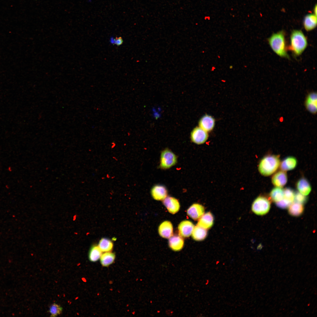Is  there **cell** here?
<instances>
[{"label": "cell", "instance_id": "1", "mask_svg": "<svg viewBox=\"0 0 317 317\" xmlns=\"http://www.w3.org/2000/svg\"><path fill=\"white\" fill-rule=\"evenodd\" d=\"M269 45L273 51L279 56L289 59L287 52L285 34L283 31L273 34L268 39Z\"/></svg>", "mask_w": 317, "mask_h": 317}, {"label": "cell", "instance_id": "2", "mask_svg": "<svg viewBox=\"0 0 317 317\" xmlns=\"http://www.w3.org/2000/svg\"><path fill=\"white\" fill-rule=\"evenodd\" d=\"M307 45V38L301 31L295 30L291 32L289 48L295 55L301 54Z\"/></svg>", "mask_w": 317, "mask_h": 317}, {"label": "cell", "instance_id": "3", "mask_svg": "<svg viewBox=\"0 0 317 317\" xmlns=\"http://www.w3.org/2000/svg\"><path fill=\"white\" fill-rule=\"evenodd\" d=\"M280 163L279 156L269 155L263 158L258 166L259 172L262 175L268 176L274 173L278 168Z\"/></svg>", "mask_w": 317, "mask_h": 317}, {"label": "cell", "instance_id": "4", "mask_svg": "<svg viewBox=\"0 0 317 317\" xmlns=\"http://www.w3.org/2000/svg\"><path fill=\"white\" fill-rule=\"evenodd\" d=\"M177 162V157L172 151L166 149L161 151L159 166L161 169L163 170L169 169L175 166Z\"/></svg>", "mask_w": 317, "mask_h": 317}, {"label": "cell", "instance_id": "5", "mask_svg": "<svg viewBox=\"0 0 317 317\" xmlns=\"http://www.w3.org/2000/svg\"><path fill=\"white\" fill-rule=\"evenodd\" d=\"M270 202L266 197L260 196L257 198L253 202L252 206V211L258 215L267 214L270 208Z\"/></svg>", "mask_w": 317, "mask_h": 317}, {"label": "cell", "instance_id": "6", "mask_svg": "<svg viewBox=\"0 0 317 317\" xmlns=\"http://www.w3.org/2000/svg\"><path fill=\"white\" fill-rule=\"evenodd\" d=\"M208 136V132L200 127L194 128L191 132L190 138L193 143L201 144L204 143Z\"/></svg>", "mask_w": 317, "mask_h": 317}, {"label": "cell", "instance_id": "7", "mask_svg": "<svg viewBox=\"0 0 317 317\" xmlns=\"http://www.w3.org/2000/svg\"><path fill=\"white\" fill-rule=\"evenodd\" d=\"M316 92H311L307 95L304 105L307 110L313 114H316L317 111V95Z\"/></svg>", "mask_w": 317, "mask_h": 317}, {"label": "cell", "instance_id": "8", "mask_svg": "<svg viewBox=\"0 0 317 317\" xmlns=\"http://www.w3.org/2000/svg\"><path fill=\"white\" fill-rule=\"evenodd\" d=\"M151 193L154 199L157 200H163L167 196L168 190L164 185L157 184L152 187Z\"/></svg>", "mask_w": 317, "mask_h": 317}, {"label": "cell", "instance_id": "9", "mask_svg": "<svg viewBox=\"0 0 317 317\" xmlns=\"http://www.w3.org/2000/svg\"><path fill=\"white\" fill-rule=\"evenodd\" d=\"M194 227L192 222L189 220L182 221L178 227L179 235L183 237H189L192 234Z\"/></svg>", "mask_w": 317, "mask_h": 317}, {"label": "cell", "instance_id": "10", "mask_svg": "<svg viewBox=\"0 0 317 317\" xmlns=\"http://www.w3.org/2000/svg\"><path fill=\"white\" fill-rule=\"evenodd\" d=\"M204 208L203 206L198 203H194L189 208L187 212L190 217L197 220L204 214Z\"/></svg>", "mask_w": 317, "mask_h": 317}, {"label": "cell", "instance_id": "11", "mask_svg": "<svg viewBox=\"0 0 317 317\" xmlns=\"http://www.w3.org/2000/svg\"><path fill=\"white\" fill-rule=\"evenodd\" d=\"M163 203L171 213L174 214L179 210L180 208L179 203L175 198L167 196L163 200Z\"/></svg>", "mask_w": 317, "mask_h": 317}, {"label": "cell", "instance_id": "12", "mask_svg": "<svg viewBox=\"0 0 317 317\" xmlns=\"http://www.w3.org/2000/svg\"><path fill=\"white\" fill-rule=\"evenodd\" d=\"M215 122L214 119L211 116L205 115L200 119L199 127L207 132L210 131L214 127Z\"/></svg>", "mask_w": 317, "mask_h": 317}, {"label": "cell", "instance_id": "13", "mask_svg": "<svg viewBox=\"0 0 317 317\" xmlns=\"http://www.w3.org/2000/svg\"><path fill=\"white\" fill-rule=\"evenodd\" d=\"M158 232L162 237L169 238L173 235V227L172 223L168 221L163 222L159 225Z\"/></svg>", "mask_w": 317, "mask_h": 317}, {"label": "cell", "instance_id": "14", "mask_svg": "<svg viewBox=\"0 0 317 317\" xmlns=\"http://www.w3.org/2000/svg\"><path fill=\"white\" fill-rule=\"evenodd\" d=\"M287 181V174L285 171H283L276 172L272 178V184L277 187H282L286 184Z\"/></svg>", "mask_w": 317, "mask_h": 317}, {"label": "cell", "instance_id": "15", "mask_svg": "<svg viewBox=\"0 0 317 317\" xmlns=\"http://www.w3.org/2000/svg\"><path fill=\"white\" fill-rule=\"evenodd\" d=\"M169 246L174 251H179L182 249L184 245V241L182 237L180 235H174L169 238Z\"/></svg>", "mask_w": 317, "mask_h": 317}, {"label": "cell", "instance_id": "16", "mask_svg": "<svg viewBox=\"0 0 317 317\" xmlns=\"http://www.w3.org/2000/svg\"><path fill=\"white\" fill-rule=\"evenodd\" d=\"M213 217L210 212L204 214L198 220L197 225L206 230L211 227L213 223Z\"/></svg>", "mask_w": 317, "mask_h": 317}, {"label": "cell", "instance_id": "17", "mask_svg": "<svg viewBox=\"0 0 317 317\" xmlns=\"http://www.w3.org/2000/svg\"><path fill=\"white\" fill-rule=\"evenodd\" d=\"M316 15L314 14H309L306 15L303 21V25L305 29L308 31L314 29L317 25Z\"/></svg>", "mask_w": 317, "mask_h": 317}, {"label": "cell", "instance_id": "18", "mask_svg": "<svg viewBox=\"0 0 317 317\" xmlns=\"http://www.w3.org/2000/svg\"><path fill=\"white\" fill-rule=\"evenodd\" d=\"M296 187L299 192L305 196L309 194L311 190L309 182L303 178H301L298 181Z\"/></svg>", "mask_w": 317, "mask_h": 317}, {"label": "cell", "instance_id": "19", "mask_svg": "<svg viewBox=\"0 0 317 317\" xmlns=\"http://www.w3.org/2000/svg\"><path fill=\"white\" fill-rule=\"evenodd\" d=\"M297 164V160L295 157L289 156L282 161L280 164V168L283 171L290 170L295 168Z\"/></svg>", "mask_w": 317, "mask_h": 317}, {"label": "cell", "instance_id": "20", "mask_svg": "<svg viewBox=\"0 0 317 317\" xmlns=\"http://www.w3.org/2000/svg\"><path fill=\"white\" fill-rule=\"evenodd\" d=\"M207 234L206 229L197 225L194 227L192 233V237L195 240L201 241L206 238Z\"/></svg>", "mask_w": 317, "mask_h": 317}, {"label": "cell", "instance_id": "21", "mask_svg": "<svg viewBox=\"0 0 317 317\" xmlns=\"http://www.w3.org/2000/svg\"><path fill=\"white\" fill-rule=\"evenodd\" d=\"M115 257L114 254L112 252H105L102 254L100 258L101 264L104 267H108L114 262Z\"/></svg>", "mask_w": 317, "mask_h": 317}, {"label": "cell", "instance_id": "22", "mask_svg": "<svg viewBox=\"0 0 317 317\" xmlns=\"http://www.w3.org/2000/svg\"><path fill=\"white\" fill-rule=\"evenodd\" d=\"M272 200L275 202H278L284 198V190L281 188L277 187L273 188L269 194Z\"/></svg>", "mask_w": 317, "mask_h": 317}, {"label": "cell", "instance_id": "23", "mask_svg": "<svg viewBox=\"0 0 317 317\" xmlns=\"http://www.w3.org/2000/svg\"><path fill=\"white\" fill-rule=\"evenodd\" d=\"M289 207V213L293 216H300L303 213L304 210L302 204L296 202L292 203Z\"/></svg>", "mask_w": 317, "mask_h": 317}, {"label": "cell", "instance_id": "24", "mask_svg": "<svg viewBox=\"0 0 317 317\" xmlns=\"http://www.w3.org/2000/svg\"><path fill=\"white\" fill-rule=\"evenodd\" d=\"M102 254L101 251L98 246L93 245L90 248L89 253V260L92 262H95L100 258Z\"/></svg>", "mask_w": 317, "mask_h": 317}, {"label": "cell", "instance_id": "25", "mask_svg": "<svg viewBox=\"0 0 317 317\" xmlns=\"http://www.w3.org/2000/svg\"><path fill=\"white\" fill-rule=\"evenodd\" d=\"M98 246L102 252H109L113 247L112 242L106 238H102L99 241Z\"/></svg>", "mask_w": 317, "mask_h": 317}, {"label": "cell", "instance_id": "26", "mask_svg": "<svg viewBox=\"0 0 317 317\" xmlns=\"http://www.w3.org/2000/svg\"><path fill=\"white\" fill-rule=\"evenodd\" d=\"M63 311L62 308L59 305L55 303H53L50 306L49 312L50 316L56 317L61 314Z\"/></svg>", "mask_w": 317, "mask_h": 317}, {"label": "cell", "instance_id": "27", "mask_svg": "<svg viewBox=\"0 0 317 317\" xmlns=\"http://www.w3.org/2000/svg\"><path fill=\"white\" fill-rule=\"evenodd\" d=\"M284 198L292 203L294 200L295 193L290 188H286L284 189Z\"/></svg>", "mask_w": 317, "mask_h": 317}, {"label": "cell", "instance_id": "28", "mask_svg": "<svg viewBox=\"0 0 317 317\" xmlns=\"http://www.w3.org/2000/svg\"><path fill=\"white\" fill-rule=\"evenodd\" d=\"M307 200V198L305 195L299 192L295 193L294 200L295 202L303 204L306 202Z\"/></svg>", "mask_w": 317, "mask_h": 317}, {"label": "cell", "instance_id": "29", "mask_svg": "<svg viewBox=\"0 0 317 317\" xmlns=\"http://www.w3.org/2000/svg\"><path fill=\"white\" fill-rule=\"evenodd\" d=\"M292 203L284 198L281 200L276 202V204L279 207L285 209L288 207Z\"/></svg>", "mask_w": 317, "mask_h": 317}, {"label": "cell", "instance_id": "30", "mask_svg": "<svg viewBox=\"0 0 317 317\" xmlns=\"http://www.w3.org/2000/svg\"><path fill=\"white\" fill-rule=\"evenodd\" d=\"M123 43V40L122 37H116L115 38L114 43L117 46H120Z\"/></svg>", "mask_w": 317, "mask_h": 317}, {"label": "cell", "instance_id": "31", "mask_svg": "<svg viewBox=\"0 0 317 317\" xmlns=\"http://www.w3.org/2000/svg\"><path fill=\"white\" fill-rule=\"evenodd\" d=\"M314 10V14H315V15H316V14H317V6H316V5L315 6V7Z\"/></svg>", "mask_w": 317, "mask_h": 317}]
</instances>
